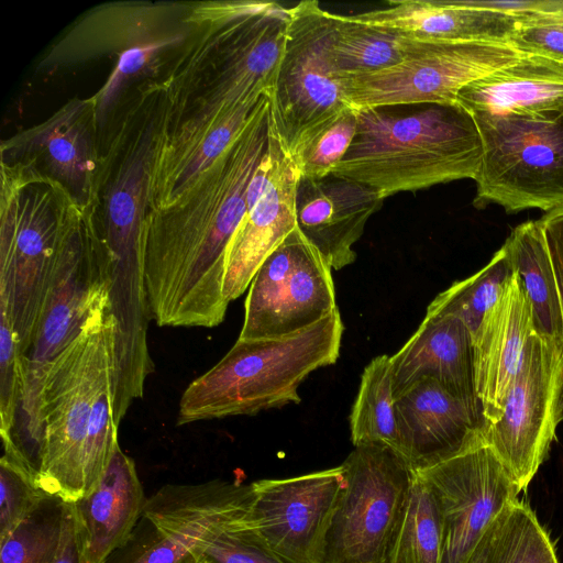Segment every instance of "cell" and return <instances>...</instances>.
I'll return each mask as SVG.
<instances>
[{
	"instance_id": "obj_1",
	"label": "cell",
	"mask_w": 563,
	"mask_h": 563,
	"mask_svg": "<svg viewBox=\"0 0 563 563\" xmlns=\"http://www.w3.org/2000/svg\"><path fill=\"white\" fill-rule=\"evenodd\" d=\"M269 96L227 151L170 205L143 222V274L150 319L159 327L220 324L228 247L247 212L246 191L267 148Z\"/></svg>"
},
{
	"instance_id": "obj_2",
	"label": "cell",
	"mask_w": 563,
	"mask_h": 563,
	"mask_svg": "<svg viewBox=\"0 0 563 563\" xmlns=\"http://www.w3.org/2000/svg\"><path fill=\"white\" fill-rule=\"evenodd\" d=\"M118 327L110 308L92 314L47 364L38 393V487L64 501L87 496L118 443Z\"/></svg>"
},
{
	"instance_id": "obj_3",
	"label": "cell",
	"mask_w": 563,
	"mask_h": 563,
	"mask_svg": "<svg viewBox=\"0 0 563 563\" xmlns=\"http://www.w3.org/2000/svg\"><path fill=\"white\" fill-rule=\"evenodd\" d=\"M288 18L277 2H196L190 19L197 30L162 77L170 104L162 151L186 142L223 110L271 93Z\"/></svg>"
},
{
	"instance_id": "obj_4",
	"label": "cell",
	"mask_w": 563,
	"mask_h": 563,
	"mask_svg": "<svg viewBox=\"0 0 563 563\" xmlns=\"http://www.w3.org/2000/svg\"><path fill=\"white\" fill-rule=\"evenodd\" d=\"M354 140L331 175L384 198L459 179H476L483 144L474 117L457 102L399 117L360 109Z\"/></svg>"
},
{
	"instance_id": "obj_5",
	"label": "cell",
	"mask_w": 563,
	"mask_h": 563,
	"mask_svg": "<svg viewBox=\"0 0 563 563\" xmlns=\"http://www.w3.org/2000/svg\"><path fill=\"white\" fill-rule=\"evenodd\" d=\"M196 2L119 1L80 16L47 51L36 73L53 75L102 57H114L104 85L91 96L99 131L108 126L125 93L140 82L162 78L190 42Z\"/></svg>"
},
{
	"instance_id": "obj_6",
	"label": "cell",
	"mask_w": 563,
	"mask_h": 563,
	"mask_svg": "<svg viewBox=\"0 0 563 563\" xmlns=\"http://www.w3.org/2000/svg\"><path fill=\"white\" fill-rule=\"evenodd\" d=\"M84 211L66 187L33 165L1 161L0 312L11 321L22 357L62 249Z\"/></svg>"
},
{
	"instance_id": "obj_7",
	"label": "cell",
	"mask_w": 563,
	"mask_h": 563,
	"mask_svg": "<svg viewBox=\"0 0 563 563\" xmlns=\"http://www.w3.org/2000/svg\"><path fill=\"white\" fill-rule=\"evenodd\" d=\"M134 88L109 121L112 124L100 151L93 198L86 207L110 271L143 268V222L170 124L163 79L140 82Z\"/></svg>"
},
{
	"instance_id": "obj_8",
	"label": "cell",
	"mask_w": 563,
	"mask_h": 563,
	"mask_svg": "<svg viewBox=\"0 0 563 563\" xmlns=\"http://www.w3.org/2000/svg\"><path fill=\"white\" fill-rule=\"evenodd\" d=\"M343 323L339 309L297 333L275 339H238L230 351L184 390L177 424L253 416L301 398L298 387L340 355Z\"/></svg>"
},
{
	"instance_id": "obj_9",
	"label": "cell",
	"mask_w": 563,
	"mask_h": 563,
	"mask_svg": "<svg viewBox=\"0 0 563 563\" xmlns=\"http://www.w3.org/2000/svg\"><path fill=\"white\" fill-rule=\"evenodd\" d=\"M483 144L474 206L514 213L563 207V114L526 119L472 114Z\"/></svg>"
},
{
	"instance_id": "obj_10",
	"label": "cell",
	"mask_w": 563,
	"mask_h": 563,
	"mask_svg": "<svg viewBox=\"0 0 563 563\" xmlns=\"http://www.w3.org/2000/svg\"><path fill=\"white\" fill-rule=\"evenodd\" d=\"M103 308H110L108 261L85 208L62 249L34 335L22 357L24 379L16 413L22 426L36 424L38 393L47 364Z\"/></svg>"
},
{
	"instance_id": "obj_11",
	"label": "cell",
	"mask_w": 563,
	"mask_h": 563,
	"mask_svg": "<svg viewBox=\"0 0 563 563\" xmlns=\"http://www.w3.org/2000/svg\"><path fill=\"white\" fill-rule=\"evenodd\" d=\"M341 466L344 486L327 536L323 563H387L413 470L382 445L354 446Z\"/></svg>"
},
{
	"instance_id": "obj_12",
	"label": "cell",
	"mask_w": 563,
	"mask_h": 563,
	"mask_svg": "<svg viewBox=\"0 0 563 563\" xmlns=\"http://www.w3.org/2000/svg\"><path fill=\"white\" fill-rule=\"evenodd\" d=\"M252 484L212 479L167 484L146 498L143 519L118 563H179L221 536L251 525Z\"/></svg>"
},
{
	"instance_id": "obj_13",
	"label": "cell",
	"mask_w": 563,
	"mask_h": 563,
	"mask_svg": "<svg viewBox=\"0 0 563 563\" xmlns=\"http://www.w3.org/2000/svg\"><path fill=\"white\" fill-rule=\"evenodd\" d=\"M288 12L269 93L273 130L286 153L300 134L346 106L334 57L332 13L316 0L300 1Z\"/></svg>"
},
{
	"instance_id": "obj_14",
	"label": "cell",
	"mask_w": 563,
	"mask_h": 563,
	"mask_svg": "<svg viewBox=\"0 0 563 563\" xmlns=\"http://www.w3.org/2000/svg\"><path fill=\"white\" fill-rule=\"evenodd\" d=\"M522 56L508 43L416 40L399 64L343 78L345 104L360 110L455 103L465 86Z\"/></svg>"
},
{
	"instance_id": "obj_15",
	"label": "cell",
	"mask_w": 563,
	"mask_h": 563,
	"mask_svg": "<svg viewBox=\"0 0 563 563\" xmlns=\"http://www.w3.org/2000/svg\"><path fill=\"white\" fill-rule=\"evenodd\" d=\"M563 422V353L537 331L529 339L503 413L484 437L519 493L527 489Z\"/></svg>"
},
{
	"instance_id": "obj_16",
	"label": "cell",
	"mask_w": 563,
	"mask_h": 563,
	"mask_svg": "<svg viewBox=\"0 0 563 563\" xmlns=\"http://www.w3.org/2000/svg\"><path fill=\"white\" fill-rule=\"evenodd\" d=\"M331 269L299 229H294L256 272L239 339L283 338L323 319L338 308Z\"/></svg>"
},
{
	"instance_id": "obj_17",
	"label": "cell",
	"mask_w": 563,
	"mask_h": 563,
	"mask_svg": "<svg viewBox=\"0 0 563 563\" xmlns=\"http://www.w3.org/2000/svg\"><path fill=\"white\" fill-rule=\"evenodd\" d=\"M251 484V528L262 544L283 563H323L342 466Z\"/></svg>"
},
{
	"instance_id": "obj_18",
	"label": "cell",
	"mask_w": 563,
	"mask_h": 563,
	"mask_svg": "<svg viewBox=\"0 0 563 563\" xmlns=\"http://www.w3.org/2000/svg\"><path fill=\"white\" fill-rule=\"evenodd\" d=\"M413 472L440 507L445 531L444 563H462L501 509L519 495L485 437Z\"/></svg>"
},
{
	"instance_id": "obj_19",
	"label": "cell",
	"mask_w": 563,
	"mask_h": 563,
	"mask_svg": "<svg viewBox=\"0 0 563 563\" xmlns=\"http://www.w3.org/2000/svg\"><path fill=\"white\" fill-rule=\"evenodd\" d=\"M98 131L93 98H73L44 122L2 141L1 161L33 165L86 208L98 173Z\"/></svg>"
},
{
	"instance_id": "obj_20",
	"label": "cell",
	"mask_w": 563,
	"mask_h": 563,
	"mask_svg": "<svg viewBox=\"0 0 563 563\" xmlns=\"http://www.w3.org/2000/svg\"><path fill=\"white\" fill-rule=\"evenodd\" d=\"M534 331L532 306L515 269L473 335L474 386L485 424L499 420Z\"/></svg>"
},
{
	"instance_id": "obj_21",
	"label": "cell",
	"mask_w": 563,
	"mask_h": 563,
	"mask_svg": "<svg viewBox=\"0 0 563 563\" xmlns=\"http://www.w3.org/2000/svg\"><path fill=\"white\" fill-rule=\"evenodd\" d=\"M404 459L417 470L450 457L484 438L479 407L423 378L395 400Z\"/></svg>"
},
{
	"instance_id": "obj_22",
	"label": "cell",
	"mask_w": 563,
	"mask_h": 563,
	"mask_svg": "<svg viewBox=\"0 0 563 563\" xmlns=\"http://www.w3.org/2000/svg\"><path fill=\"white\" fill-rule=\"evenodd\" d=\"M385 198L374 188L333 175L299 178L295 211L297 228L333 269L356 260L353 245Z\"/></svg>"
},
{
	"instance_id": "obj_23",
	"label": "cell",
	"mask_w": 563,
	"mask_h": 563,
	"mask_svg": "<svg viewBox=\"0 0 563 563\" xmlns=\"http://www.w3.org/2000/svg\"><path fill=\"white\" fill-rule=\"evenodd\" d=\"M390 371L395 400L419 380L432 378L481 408L474 386L473 336L457 317L427 312L417 331L390 356Z\"/></svg>"
},
{
	"instance_id": "obj_24",
	"label": "cell",
	"mask_w": 563,
	"mask_h": 563,
	"mask_svg": "<svg viewBox=\"0 0 563 563\" xmlns=\"http://www.w3.org/2000/svg\"><path fill=\"white\" fill-rule=\"evenodd\" d=\"M347 16L421 41L508 44L526 18L474 8L466 0H393Z\"/></svg>"
},
{
	"instance_id": "obj_25",
	"label": "cell",
	"mask_w": 563,
	"mask_h": 563,
	"mask_svg": "<svg viewBox=\"0 0 563 563\" xmlns=\"http://www.w3.org/2000/svg\"><path fill=\"white\" fill-rule=\"evenodd\" d=\"M299 178L285 152L266 191L233 234L223 279V296L229 303L250 287L263 262L297 228L295 197Z\"/></svg>"
},
{
	"instance_id": "obj_26",
	"label": "cell",
	"mask_w": 563,
	"mask_h": 563,
	"mask_svg": "<svg viewBox=\"0 0 563 563\" xmlns=\"http://www.w3.org/2000/svg\"><path fill=\"white\" fill-rule=\"evenodd\" d=\"M456 102L472 114L558 118L563 114V62L523 54L465 86Z\"/></svg>"
},
{
	"instance_id": "obj_27",
	"label": "cell",
	"mask_w": 563,
	"mask_h": 563,
	"mask_svg": "<svg viewBox=\"0 0 563 563\" xmlns=\"http://www.w3.org/2000/svg\"><path fill=\"white\" fill-rule=\"evenodd\" d=\"M145 501L135 463L119 446L96 487L74 503L86 563H106L126 544L142 518Z\"/></svg>"
},
{
	"instance_id": "obj_28",
	"label": "cell",
	"mask_w": 563,
	"mask_h": 563,
	"mask_svg": "<svg viewBox=\"0 0 563 563\" xmlns=\"http://www.w3.org/2000/svg\"><path fill=\"white\" fill-rule=\"evenodd\" d=\"M266 95L269 93L251 96L223 110L186 142L161 151L148 210L170 205L191 187L238 137Z\"/></svg>"
},
{
	"instance_id": "obj_29",
	"label": "cell",
	"mask_w": 563,
	"mask_h": 563,
	"mask_svg": "<svg viewBox=\"0 0 563 563\" xmlns=\"http://www.w3.org/2000/svg\"><path fill=\"white\" fill-rule=\"evenodd\" d=\"M504 244L531 302L536 331L553 339L560 346V305L548 246L539 220L516 227Z\"/></svg>"
},
{
	"instance_id": "obj_30",
	"label": "cell",
	"mask_w": 563,
	"mask_h": 563,
	"mask_svg": "<svg viewBox=\"0 0 563 563\" xmlns=\"http://www.w3.org/2000/svg\"><path fill=\"white\" fill-rule=\"evenodd\" d=\"M350 428L354 446L382 445L404 459L391 387L390 356L379 355L364 368L350 415Z\"/></svg>"
},
{
	"instance_id": "obj_31",
	"label": "cell",
	"mask_w": 563,
	"mask_h": 563,
	"mask_svg": "<svg viewBox=\"0 0 563 563\" xmlns=\"http://www.w3.org/2000/svg\"><path fill=\"white\" fill-rule=\"evenodd\" d=\"M332 18L334 57L342 80L399 64L416 42L393 30L352 21L347 15L332 13Z\"/></svg>"
},
{
	"instance_id": "obj_32",
	"label": "cell",
	"mask_w": 563,
	"mask_h": 563,
	"mask_svg": "<svg viewBox=\"0 0 563 563\" xmlns=\"http://www.w3.org/2000/svg\"><path fill=\"white\" fill-rule=\"evenodd\" d=\"M445 531L438 501L415 472L387 563H444Z\"/></svg>"
},
{
	"instance_id": "obj_33",
	"label": "cell",
	"mask_w": 563,
	"mask_h": 563,
	"mask_svg": "<svg viewBox=\"0 0 563 563\" xmlns=\"http://www.w3.org/2000/svg\"><path fill=\"white\" fill-rule=\"evenodd\" d=\"M486 563H559L548 531L530 506L509 501L488 527Z\"/></svg>"
},
{
	"instance_id": "obj_34",
	"label": "cell",
	"mask_w": 563,
	"mask_h": 563,
	"mask_svg": "<svg viewBox=\"0 0 563 563\" xmlns=\"http://www.w3.org/2000/svg\"><path fill=\"white\" fill-rule=\"evenodd\" d=\"M514 273L515 266L504 244L481 271L440 292L427 312L457 317L473 336Z\"/></svg>"
},
{
	"instance_id": "obj_35",
	"label": "cell",
	"mask_w": 563,
	"mask_h": 563,
	"mask_svg": "<svg viewBox=\"0 0 563 563\" xmlns=\"http://www.w3.org/2000/svg\"><path fill=\"white\" fill-rule=\"evenodd\" d=\"M67 507V501L47 494L13 531L0 538V563H54Z\"/></svg>"
},
{
	"instance_id": "obj_36",
	"label": "cell",
	"mask_w": 563,
	"mask_h": 563,
	"mask_svg": "<svg viewBox=\"0 0 563 563\" xmlns=\"http://www.w3.org/2000/svg\"><path fill=\"white\" fill-rule=\"evenodd\" d=\"M356 128L357 111L345 106L300 134L288 152L300 177L330 176L351 146Z\"/></svg>"
},
{
	"instance_id": "obj_37",
	"label": "cell",
	"mask_w": 563,
	"mask_h": 563,
	"mask_svg": "<svg viewBox=\"0 0 563 563\" xmlns=\"http://www.w3.org/2000/svg\"><path fill=\"white\" fill-rule=\"evenodd\" d=\"M23 362L20 343L9 317L0 312V433L13 430L23 390Z\"/></svg>"
},
{
	"instance_id": "obj_38",
	"label": "cell",
	"mask_w": 563,
	"mask_h": 563,
	"mask_svg": "<svg viewBox=\"0 0 563 563\" xmlns=\"http://www.w3.org/2000/svg\"><path fill=\"white\" fill-rule=\"evenodd\" d=\"M47 494L24 473L0 460V538L13 531Z\"/></svg>"
},
{
	"instance_id": "obj_39",
	"label": "cell",
	"mask_w": 563,
	"mask_h": 563,
	"mask_svg": "<svg viewBox=\"0 0 563 563\" xmlns=\"http://www.w3.org/2000/svg\"><path fill=\"white\" fill-rule=\"evenodd\" d=\"M509 44L522 54L563 62V20L551 12L531 14L515 32Z\"/></svg>"
},
{
	"instance_id": "obj_40",
	"label": "cell",
	"mask_w": 563,
	"mask_h": 563,
	"mask_svg": "<svg viewBox=\"0 0 563 563\" xmlns=\"http://www.w3.org/2000/svg\"><path fill=\"white\" fill-rule=\"evenodd\" d=\"M203 554L214 563H283L262 544L251 525L221 536Z\"/></svg>"
},
{
	"instance_id": "obj_41",
	"label": "cell",
	"mask_w": 563,
	"mask_h": 563,
	"mask_svg": "<svg viewBox=\"0 0 563 563\" xmlns=\"http://www.w3.org/2000/svg\"><path fill=\"white\" fill-rule=\"evenodd\" d=\"M552 265L561 312L560 349L563 353V207L553 209L539 220Z\"/></svg>"
},
{
	"instance_id": "obj_42",
	"label": "cell",
	"mask_w": 563,
	"mask_h": 563,
	"mask_svg": "<svg viewBox=\"0 0 563 563\" xmlns=\"http://www.w3.org/2000/svg\"><path fill=\"white\" fill-rule=\"evenodd\" d=\"M54 563H86L84 536L74 503H68L63 541Z\"/></svg>"
},
{
	"instance_id": "obj_43",
	"label": "cell",
	"mask_w": 563,
	"mask_h": 563,
	"mask_svg": "<svg viewBox=\"0 0 563 563\" xmlns=\"http://www.w3.org/2000/svg\"><path fill=\"white\" fill-rule=\"evenodd\" d=\"M488 551V529L470 551L462 563H486Z\"/></svg>"
},
{
	"instance_id": "obj_44",
	"label": "cell",
	"mask_w": 563,
	"mask_h": 563,
	"mask_svg": "<svg viewBox=\"0 0 563 563\" xmlns=\"http://www.w3.org/2000/svg\"><path fill=\"white\" fill-rule=\"evenodd\" d=\"M179 563H214L208 559L205 554H191L180 561Z\"/></svg>"
},
{
	"instance_id": "obj_45",
	"label": "cell",
	"mask_w": 563,
	"mask_h": 563,
	"mask_svg": "<svg viewBox=\"0 0 563 563\" xmlns=\"http://www.w3.org/2000/svg\"><path fill=\"white\" fill-rule=\"evenodd\" d=\"M551 13L563 20V0H555Z\"/></svg>"
}]
</instances>
